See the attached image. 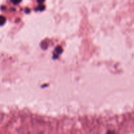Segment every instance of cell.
Here are the masks:
<instances>
[{"label": "cell", "instance_id": "1", "mask_svg": "<svg viewBox=\"0 0 134 134\" xmlns=\"http://www.w3.org/2000/svg\"><path fill=\"white\" fill-rule=\"evenodd\" d=\"M5 21H6V20H5V17L3 16H0V26L3 25L5 24Z\"/></svg>", "mask_w": 134, "mask_h": 134}, {"label": "cell", "instance_id": "2", "mask_svg": "<svg viewBox=\"0 0 134 134\" xmlns=\"http://www.w3.org/2000/svg\"><path fill=\"white\" fill-rule=\"evenodd\" d=\"M12 2L14 4H18L21 1V0H11Z\"/></svg>", "mask_w": 134, "mask_h": 134}, {"label": "cell", "instance_id": "3", "mask_svg": "<svg viewBox=\"0 0 134 134\" xmlns=\"http://www.w3.org/2000/svg\"><path fill=\"white\" fill-rule=\"evenodd\" d=\"M44 1V0H37V1L39 3H43Z\"/></svg>", "mask_w": 134, "mask_h": 134}]
</instances>
